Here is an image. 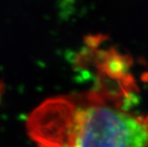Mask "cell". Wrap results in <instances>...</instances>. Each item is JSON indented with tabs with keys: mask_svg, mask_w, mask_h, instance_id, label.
<instances>
[{
	"mask_svg": "<svg viewBox=\"0 0 148 147\" xmlns=\"http://www.w3.org/2000/svg\"><path fill=\"white\" fill-rule=\"evenodd\" d=\"M27 126L39 147H148V119L119 111L94 94L50 98Z\"/></svg>",
	"mask_w": 148,
	"mask_h": 147,
	"instance_id": "1",
	"label": "cell"
}]
</instances>
